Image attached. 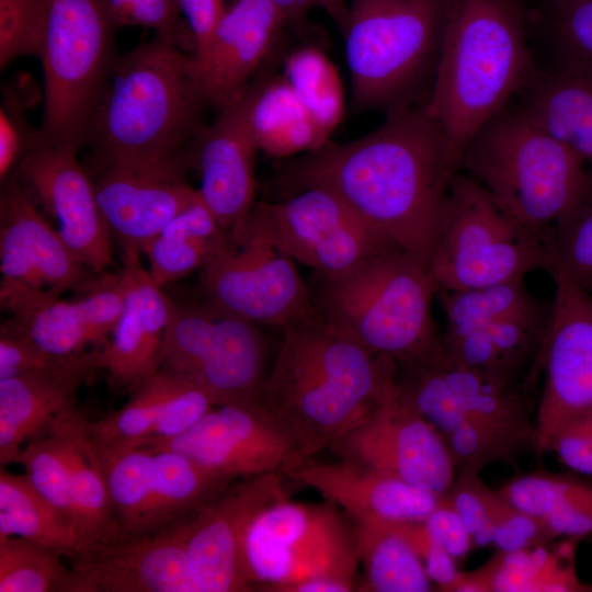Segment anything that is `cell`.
<instances>
[{"mask_svg": "<svg viewBox=\"0 0 592 592\" xmlns=\"http://www.w3.org/2000/svg\"><path fill=\"white\" fill-rule=\"evenodd\" d=\"M460 171V158L425 105L408 104L389 111L385 123L361 138L304 153L277 180L286 194L307 186L331 191L429 267Z\"/></svg>", "mask_w": 592, "mask_h": 592, "instance_id": "1", "label": "cell"}, {"mask_svg": "<svg viewBox=\"0 0 592 592\" xmlns=\"http://www.w3.org/2000/svg\"><path fill=\"white\" fill-rule=\"evenodd\" d=\"M194 55L156 36L116 58L87 145L94 170L184 178L207 125Z\"/></svg>", "mask_w": 592, "mask_h": 592, "instance_id": "2", "label": "cell"}, {"mask_svg": "<svg viewBox=\"0 0 592 592\" xmlns=\"http://www.w3.org/2000/svg\"><path fill=\"white\" fill-rule=\"evenodd\" d=\"M396 374L392 358L365 350L315 314L281 331L257 405L300 462L392 397Z\"/></svg>", "mask_w": 592, "mask_h": 592, "instance_id": "3", "label": "cell"}, {"mask_svg": "<svg viewBox=\"0 0 592 592\" xmlns=\"http://www.w3.org/2000/svg\"><path fill=\"white\" fill-rule=\"evenodd\" d=\"M531 73L517 0H448L425 107L460 161L471 137Z\"/></svg>", "mask_w": 592, "mask_h": 592, "instance_id": "4", "label": "cell"}, {"mask_svg": "<svg viewBox=\"0 0 592 592\" xmlns=\"http://www.w3.org/2000/svg\"><path fill=\"white\" fill-rule=\"evenodd\" d=\"M315 314L365 350L397 364L442 355L432 315L437 288L426 266L398 247L382 250L340 273L305 278Z\"/></svg>", "mask_w": 592, "mask_h": 592, "instance_id": "5", "label": "cell"}, {"mask_svg": "<svg viewBox=\"0 0 592 592\" xmlns=\"http://www.w3.org/2000/svg\"><path fill=\"white\" fill-rule=\"evenodd\" d=\"M584 160L520 110L501 111L466 145L462 171L543 241L591 192Z\"/></svg>", "mask_w": 592, "mask_h": 592, "instance_id": "6", "label": "cell"}, {"mask_svg": "<svg viewBox=\"0 0 592 592\" xmlns=\"http://www.w3.org/2000/svg\"><path fill=\"white\" fill-rule=\"evenodd\" d=\"M38 54L44 77L41 138L79 149L92 122L113 64L117 27L105 0H35Z\"/></svg>", "mask_w": 592, "mask_h": 592, "instance_id": "7", "label": "cell"}, {"mask_svg": "<svg viewBox=\"0 0 592 592\" xmlns=\"http://www.w3.org/2000/svg\"><path fill=\"white\" fill-rule=\"evenodd\" d=\"M448 0H352L343 29L357 109L405 101L439 50Z\"/></svg>", "mask_w": 592, "mask_h": 592, "instance_id": "8", "label": "cell"}, {"mask_svg": "<svg viewBox=\"0 0 592 592\" xmlns=\"http://www.w3.org/2000/svg\"><path fill=\"white\" fill-rule=\"evenodd\" d=\"M329 502L277 500L259 511L241 540L240 566L251 591L282 592L291 584L326 577L356 590L360 562L356 533Z\"/></svg>", "mask_w": 592, "mask_h": 592, "instance_id": "9", "label": "cell"}, {"mask_svg": "<svg viewBox=\"0 0 592 592\" xmlns=\"http://www.w3.org/2000/svg\"><path fill=\"white\" fill-rule=\"evenodd\" d=\"M549 269L544 241L460 171L453 181L448 217L428 267L437 292L525 278Z\"/></svg>", "mask_w": 592, "mask_h": 592, "instance_id": "10", "label": "cell"}, {"mask_svg": "<svg viewBox=\"0 0 592 592\" xmlns=\"http://www.w3.org/2000/svg\"><path fill=\"white\" fill-rule=\"evenodd\" d=\"M270 329L204 300L171 303L158 369L189 380L213 406L255 405L271 367Z\"/></svg>", "mask_w": 592, "mask_h": 592, "instance_id": "11", "label": "cell"}, {"mask_svg": "<svg viewBox=\"0 0 592 592\" xmlns=\"http://www.w3.org/2000/svg\"><path fill=\"white\" fill-rule=\"evenodd\" d=\"M89 443L111 501L115 539L172 525L237 480L173 451L111 446L91 435Z\"/></svg>", "mask_w": 592, "mask_h": 592, "instance_id": "12", "label": "cell"}, {"mask_svg": "<svg viewBox=\"0 0 592 592\" xmlns=\"http://www.w3.org/2000/svg\"><path fill=\"white\" fill-rule=\"evenodd\" d=\"M531 379H508L460 367L442 356L397 364L396 395L443 436L467 422L523 440L537 449Z\"/></svg>", "mask_w": 592, "mask_h": 592, "instance_id": "13", "label": "cell"}, {"mask_svg": "<svg viewBox=\"0 0 592 592\" xmlns=\"http://www.w3.org/2000/svg\"><path fill=\"white\" fill-rule=\"evenodd\" d=\"M198 288L214 308L278 331L315 316L295 261L246 221L201 270Z\"/></svg>", "mask_w": 592, "mask_h": 592, "instance_id": "14", "label": "cell"}, {"mask_svg": "<svg viewBox=\"0 0 592 592\" xmlns=\"http://www.w3.org/2000/svg\"><path fill=\"white\" fill-rule=\"evenodd\" d=\"M244 221L295 262L327 274L398 247L320 186L298 189L280 201L258 202Z\"/></svg>", "mask_w": 592, "mask_h": 592, "instance_id": "15", "label": "cell"}, {"mask_svg": "<svg viewBox=\"0 0 592 592\" xmlns=\"http://www.w3.org/2000/svg\"><path fill=\"white\" fill-rule=\"evenodd\" d=\"M542 353L543 390L535 408L536 455L568 424L592 414V293L561 276Z\"/></svg>", "mask_w": 592, "mask_h": 592, "instance_id": "16", "label": "cell"}, {"mask_svg": "<svg viewBox=\"0 0 592 592\" xmlns=\"http://www.w3.org/2000/svg\"><path fill=\"white\" fill-rule=\"evenodd\" d=\"M329 449L340 459L369 467L441 497L449 491L456 478L443 436L396 394L335 440Z\"/></svg>", "mask_w": 592, "mask_h": 592, "instance_id": "17", "label": "cell"}, {"mask_svg": "<svg viewBox=\"0 0 592 592\" xmlns=\"http://www.w3.org/2000/svg\"><path fill=\"white\" fill-rule=\"evenodd\" d=\"M283 473L237 479L190 514L186 555L196 592H247L240 566L244 531L266 505L287 497Z\"/></svg>", "mask_w": 592, "mask_h": 592, "instance_id": "18", "label": "cell"}, {"mask_svg": "<svg viewBox=\"0 0 592 592\" xmlns=\"http://www.w3.org/2000/svg\"><path fill=\"white\" fill-rule=\"evenodd\" d=\"M77 153L48 144L39 135L12 178L54 217L73 255L90 271L102 274L113 263L110 231L92 178Z\"/></svg>", "mask_w": 592, "mask_h": 592, "instance_id": "19", "label": "cell"}, {"mask_svg": "<svg viewBox=\"0 0 592 592\" xmlns=\"http://www.w3.org/2000/svg\"><path fill=\"white\" fill-rule=\"evenodd\" d=\"M186 515L153 534L96 543L67 558L70 592H196Z\"/></svg>", "mask_w": 592, "mask_h": 592, "instance_id": "20", "label": "cell"}, {"mask_svg": "<svg viewBox=\"0 0 592 592\" xmlns=\"http://www.w3.org/2000/svg\"><path fill=\"white\" fill-rule=\"evenodd\" d=\"M140 446L169 449L234 479L283 473L297 463L280 430L259 406H214L192 428Z\"/></svg>", "mask_w": 592, "mask_h": 592, "instance_id": "21", "label": "cell"}, {"mask_svg": "<svg viewBox=\"0 0 592 592\" xmlns=\"http://www.w3.org/2000/svg\"><path fill=\"white\" fill-rule=\"evenodd\" d=\"M0 271L1 281L58 296L70 289L79 294L99 275L73 255L15 178L0 198Z\"/></svg>", "mask_w": 592, "mask_h": 592, "instance_id": "22", "label": "cell"}, {"mask_svg": "<svg viewBox=\"0 0 592 592\" xmlns=\"http://www.w3.org/2000/svg\"><path fill=\"white\" fill-rule=\"evenodd\" d=\"M287 23L271 0H234L226 7L207 47L194 56L210 106L218 111L240 98Z\"/></svg>", "mask_w": 592, "mask_h": 592, "instance_id": "23", "label": "cell"}, {"mask_svg": "<svg viewBox=\"0 0 592 592\" xmlns=\"http://www.w3.org/2000/svg\"><path fill=\"white\" fill-rule=\"evenodd\" d=\"M283 474L316 489L353 523L423 521L443 498L344 459L327 463L306 458L289 465Z\"/></svg>", "mask_w": 592, "mask_h": 592, "instance_id": "24", "label": "cell"}, {"mask_svg": "<svg viewBox=\"0 0 592 592\" xmlns=\"http://www.w3.org/2000/svg\"><path fill=\"white\" fill-rule=\"evenodd\" d=\"M216 112L198 140L193 164L201 173L202 201L219 224L232 232L255 204L258 147L240 99Z\"/></svg>", "mask_w": 592, "mask_h": 592, "instance_id": "25", "label": "cell"}, {"mask_svg": "<svg viewBox=\"0 0 592 592\" xmlns=\"http://www.w3.org/2000/svg\"><path fill=\"white\" fill-rule=\"evenodd\" d=\"M125 304L106 344L100 351L101 368L111 385L132 391L159 368V352L171 301L149 276L139 252L123 255Z\"/></svg>", "mask_w": 592, "mask_h": 592, "instance_id": "26", "label": "cell"}, {"mask_svg": "<svg viewBox=\"0 0 592 592\" xmlns=\"http://www.w3.org/2000/svg\"><path fill=\"white\" fill-rule=\"evenodd\" d=\"M92 181L109 231L124 252H143L173 217L201 198L198 189L180 177L101 168Z\"/></svg>", "mask_w": 592, "mask_h": 592, "instance_id": "27", "label": "cell"}, {"mask_svg": "<svg viewBox=\"0 0 592 592\" xmlns=\"http://www.w3.org/2000/svg\"><path fill=\"white\" fill-rule=\"evenodd\" d=\"M129 392V400L121 409L88 421L92 439L117 447L171 439L192 428L214 407L195 385L161 369Z\"/></svg>", "mask_w": 592, "mask_h": 592, "instance_id": "28", "label": "cell"}, {"mask_svg": "<svg viewBox=\"0 0 592 592\" xmlns=\"http://www.w3.org/2000/svg\"><path fill=\"white\" fill-rule=\"evenodd\" d=\"M98 369L100 351H93L62 369L0 379V465L15 463L32 436L77 407L81 385Z\"/></svg>", "mask_w": 592, "mask_h": 592, "instance_id": "29", "label": "cell"}, {"mask_svg": "<svg viewBox=\"0 0 592 592\" xmlns=\"http://www.w3.org/2000/svg\"><path fill=\"white\" fill-rule=\"evenodd\" d=\"M551 304L513 315L462 335L442 334V358L508 379L538 380Z\"/></svg>", "mask_w": 592, "mask_h": 592, "instance_id": "30", "label": "cell"}, {"mask_svg": "<svg viewBox=\"0 0 592 592\" xmlns=\"http://www.w3.org/2000/svg\"><path fill=\"white\" fill-rule=\"evenodd\" d=\"M0 301L8 322L43 351L70 356L104 345L92 328L83 299L64 300L44 289L1 281Z\"/></svg>", "mask_w": 592, "mask_h": 592, "instance_id": "31", "label": "cell"}, {"mask_svg": "<svg viewBox=\"0 0 592 592\" xmlns=\"http://www.w3.org/2000/svg\"><path fill=\"white\" fill-rule=\"evenodd\" d=\"M239 99L258 150L267 156L307 153L328 143L283 76L251 81Z\"/></svg>", "mask_w": 592, "mask_h": 592, "instance_id": "32", "label": "cell"}, {"mask_svg": "<svg viewBox=\"0 0 592 592\" xmlns=\"http://www.w3.org/2000/svg\"><path fill=\"white\" fill-rule=\"evenodd\" d=\"M88 420L75 407L56 417L52 424L61 437L68 458L73 523L80 551L117 537V527L103 477L90 451Z\"/></svg>", "mask_w": 592, "mask_h": 592, "instance_id": "33", "label": "cell"}, {"mask_svg": "<svg viewBox=\"0 0 592 592\" xmlns=\"http://www.w3.org/2000/svg\"><path fill=\"white\" fill-rule=\"evenodd\" d=\"M499 490L543 522L555 538L592 534V481L583 477L539 468L515 475Z\"/></svg>", "mask_w": 592, "mask_h": 592, "instance_id": "34", "label": "cell"}, {"mask_svg": "<svg viewBox=\"0 0 592 592\" xmlns=\"http://www.w3.org/2000/svg\"><path fill=\"white\" fill-rule=\"evenodd\" d=\"M522 111L581 159L592 161V70L561 65L535 87Z\"/></svg>", "mask_w": 592, "mask_h": 592, "instance_id": "35", "label": "cell"}, {"mask_svg": "<svg viewBox=\"0 0 592 592\" xmlns=\"http://www.w3.org/2000/svg\"><path fill=\"white\" fill-rule=\"evenodd\" d=\"M228 232L202 198L173 217L144 249L160 287L202 270L227 243Z\"/></svg>", "mask_w": 592, "mask_h": 592, "instance_id": "36", "label": "cell"}, {"mask_svg": "<svg viewBox=\"0 0 592 592\" xmlns=\"http://www.w3.org/2000/svg\"><path fill=\"white\" fill-rule=\"evenodd\" d=\"M360 562L366 572L362 591L428 592L432 589L424 563L402 534L398 522L353 523Z\"/></svg>", "mask_w": 592, "mask_h": 592, "instance_id": "37", "label": "cell"}, {"mask_svg": "<svg viewBox=\"0 0 592 592\" xmlns=\"http://www.w3.org/2000/svg\"><path fill=\"white\" fill-rule=\"evenodd\" d=\"M19 536L62 556L77 553L73 525L43 497L26 475L0 468V538Z\"/></svg>", "mask_w": 592, "mask_h": 592, "instance_id": "38", "label": "cell"}, {"mask_svg": "<svg viewBox=\"0 0 592 592\" xmlns=\"http://www.w3.org/2000/svg\"><path fill=\"white\" fill-rule=\"evenodd\" d=\"M446 318L448 337L462 335L543 304L527 288L525 278L482 287L436 293Z\"/></svg>", "mask_w": 592, "mask_h": 592, "instance_id": "39", "label": "cell"}, {"mask_svg": "<svg viewBox=\"0 0 592 592\" xmlns=\"http://www.w3.org/2000/svg\"><path fill=\"white\" fill-rule=\"evenodd\" d=\"M462 519L476 546H500L520 527L524 512L500 490L488 487L479 473L457 471L444 496Z\"/></svg>", "mask_w": 592, "mask_h": 592, "instance_id": "40", "label": "cell"}, {"mask_svg": "<svg viewBox=\"0 0 592 592\" xmlns=\"http://www.w3.org/2000/svg\"><path fill=\"white\" fill-rule=\"evenodd\" d=\"M283 77L329 137L344 113L342 83L333 62L321 49L303 46L286 57Z\"/></svg>", "mask_w": 592, "mask_h": 592, "instance_id": "41", "label": "cell"}, {"mask_svg": "<svg viewBox=\"0 0 592 592\" xmlns=\"http://www.w3.org/2000/svg\"><path fill=\"white\" fill-rule=\"evenodd\" d=\"M62 555L19 536L0 538V592H70Z\"/></svg>", "mask_w": 592, "mask_h": 592, "instance_id": "42", "label": "cell"}, {"mask_svg": "<svg viewBox=\"0 0 592 592\" xmlns=\"http://www.w3.org/2000/svg\"><path fill=\"white\" fill-rule=\"evenodd\" d=\"M544 244L550 275L581 286L592 282V191L550 226Z\"/></svg>", "mask_w": 592, "mask_h": 592, "instance_id": "43", "label": "cell"}, {"mask_svg": "<svg viewBox=\"0 0 592 592\" xmlns=\"http://www.w3.org/2000/svg\"><path fill=\"white\" fill-rule=\"evenodd\" d=\"M14 464L24 467L36 490L75 527L68 458L61 437L52 422L23 445Z\"/></svg>", "mask_w": 592, "mask_h": 592, "instance_id": "44", "label": "cell"}, {"mask_svg": "<svg viewBox=\"0 0 592 592\" xmlns=\"http://www.w3.org/2000/svg\"><path fill=\"white\" fill-rule=\"evenodd\" d=\"M549 23L561 65L592 70V0H549Z\"/></svg>", "mask_w": 592, "mask_h": 592, "instance_id": "45", "label": "cell"}, {"mask_svg": "<svg viewBox=\"0 0 592 592\" xmlns=\"http://www.w3.org/2000/svg\"><path fill=\"white\" fill-rule=\"evenodd\" d=\"M105 2L116 26L151 27L157 32V37L179 47H183L187 41L186 35L192 36L190 29L185 30L181 22L182 12L178 0H105Z\"/></svg>", "mask_w": 592, "mask_h": 592, "instance_id": "46", "label": "cell"}, {"mask_svg": "<svg viewBox=\"0 0 592 592\" xmlns=\"http://www.w3.org/2000/svg\"><path fill=\"white\" fill-rule=\"evenodd\" d=\"M25 101L3 88L0 107V180L5 184L18 171L39 137L25 116Z\"/></svg>", "mask_w": 592, "mask_h": 592, "instance_id": "47", "label": "cell"}, {"mask_svg": "<svg viewBox=\"0 0 592 592\" xmlns=\"http://www.w3.org/2000/svg\"><path fill=\"white\" fill-rule=\"evenodd\" d=\"M59 356L32 343L8 321L0 328V379L23 374L53 372L76 364L84 354Z\"/></svg>", "mask_w": 592, "mask_h": 592, "instance_id": "48", "label": "cell"}, {"mask_svg": "<svg viewBox=\"0 0 592 592\" xmlns=\"http://www.w3.org/2000/svg\"><path fill=\"white\" fill-rule=\"evenodd\" d=\"M38 27L35 0H0V65L37 57Z\"/></svg>", "mask_w": 592, "mask_h": 592, "instance_id": "49", "label": "cell"}, {"mask_svg": "<svg viewBox=\"0 0 592 592\" xmlns=\"http://www.w3.org/2000/svg\"><path fill=\"white\" fill-rule=\"evenodd\" d=\"M549 451L571 471L592 476V414L565 426L554 437Z\"/></svg>", "mask_w": 592, "mask_h": 592, "instance_id": "50", "label": "cell"}, {"mask_svg": "<svg viewBox=\"0 0 592 592\" xmlns=\"http://www.w3.org/2000/svg\"><path fill=\"white\" fill-rule=\"evenodd\" d=\"M423 524L432 540L454 559L465 556L474 546L462 519L445 497L423 520Z\"/></svg>", "mask_w": 592, "mask_h": 592, "instance_id": "51", "label": "cell"}, {"mask_svg": "<svg viewBox=\"0 0 592 592\" xmlns=\"http://www.w3.org/2000/svg\"><path fill=\"white\" fill-rule=\"evenodd\" d=\"M194 38L195 57L200 56L208 45L213 32L221 18L225 0H178Z\"/></svg>", "mask_w": 592, "mask_h": 592, "instance_id": "52", "label": "cell"}, {"mask_svg": "<svg viewBox=\"0 0 592 592\" xmlns=\"http://www.w3.org/2000/svg\"><path fill=\"white\" fill-rule=\"evenodd\" d=\"M287 18L288 23L303 24L308 11L315 7L325 9L343 31L349 7L344 0H271Z\"/></svg>", "mask_w": 592, "mask_h": 592, "instance_id": "53", "label": "cell"}, {"mask_svg": "<svg viewBox=\"0 0 592 592\" xmlns=\"http://www.w3.org/2000/svg\"><path fill=\"white\" fill-rule=\"evenodd\" d=\"M354 590V587L345 582L331 578L318 577L291 584L284 588L282 592H350Z\"/></svg>", "mask_w": 592, "mask_h": 592, "instance_id": "54", "label": "cell"}, {"mask_svg": "<svg viewBox=\"0 0 592 592\" xmlns=\"http://www.w3.org/2000/svg\"><path fill=\"white\" fill-rule=\"evenodd\" d=\"M590 168L588 169V174H589V181H590V186H591V191H592V161H590Z\"/></svg>", "mask_w": 592, "mask_h": 592, "instance_id": "55", "label": "cell"}, {"mask_svg": "<svg viewBox=\"0 0 592 592\" xmlns=\"http://www.w3.org/2000/svg\"><path fill=\"white\" fill-rule=\"evenodd\" d=\"M584 288H587L588 291H590L592 293V282L588 283L585 286H583Z\"/></svg>", "mask_w": 592, "mask_h": 592, "instance_id": "56", "label": "cell"}]
</instances>
